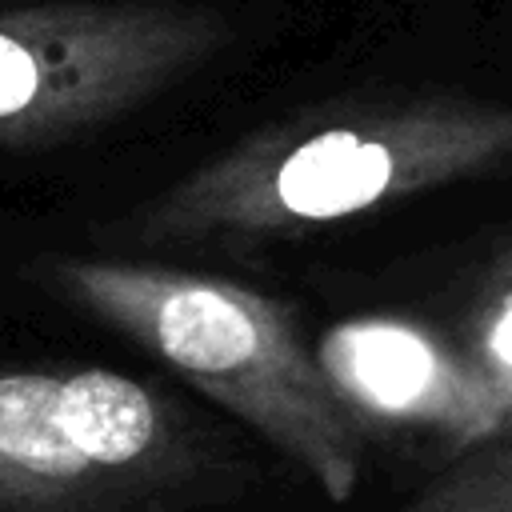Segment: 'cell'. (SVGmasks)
Listing matches in <instances>:
<instances>
[{
	"mask_svg": "<svg viewBox=\"0 0 512 512\" xmlns=\"http://www.w3.org/2000/svg\"><path fill=\"white\" fill-rule=\"evenodd\" d=\"M512 164V104L404 96L264 128L168 184L140 240L280 236Z\"/></svg>",
	"mask_w": 512,
	"mask_h": 512,
	"instance_id": "obj_1",
	"label": "cell"
},
{
	"mask_svg": "<svg viewBox=\"0 0 512 512\" xmlns=\"http://www.w3.org/2000/svg\"><path fill=\"white\" fill-rule=\"evenodd\" d=\"M460 356L476 380L492 432H500L512 420V264H504L480 292L464 328Z\"/></svg>",
	"mask_w": 512,
	"mask_h": 512,
	"instance_id": "obj_7",
	"label": "cell"
},
{
	"mask_svg": "<svg viewBox=\"0 0 512 512\" xmlns=\"http://www.w3.org/2000/svg\"><path fill=\"white\" fill-rule=\"evenodd\" d=\"M228 40L200 4H40L0 12V144H52L148 104Z\"/></svg>",
	"mask_w": 512,
	"mask_h": 512,
	"instance_id": "obj_4",
	"label": "cell"
},
{
	"mask_svg": "<svg viewBox=\"0 0 512 512\" xmlns=\"http://www.w3.org/2000/svg\"><path fill=\"white\" fill-rule=\"evenodd\" d=\"M52 284L124 332L176 376L264 436L308 472L328 500H348L360 480L352 412L304 348L292 312L236 280L164 264L56 256Z\"/></svg>",
	"mask_w": 512,
	"mask_h": 512,
	"instance_id": "obj_2",
	"label": "cell"
},
{
	"mask_svg": "<svg viewBox=\"0 0 512 512\" xmlns=\"http://www.w3.org/2000/svg\"><path fill=\"white\" fill-rule=\"evenodd\" d=\"M396 512H512V420L456 452Z\"/></svg>",
	"mask_w": 512,
	"mask_h": 512,
	"instance_id": "obj_6",
	"label": "cell"
},
{
	"mask_svg": "<svg viewBox=\"0 0 512 512\" xmlns=\"http://www.w3.org/2000/svg\"><path fill=\"white\" fill-rule=\"evenodd\" d=\"M316 364L348 412L436 428L452 452L492 436L460 348L428 328L408 320H348L320 340Z\"/></svg>",
	"mask_w": 512,
	"mask_h": 512,
	"instance_id": "obj_5",
	"label": "cell"
},
{
	"mask_svg": "<svg viewBox=\"0 0 512 512\" xmlns=\"http://www.w3.org/2000/svg\"><path fill=\"white\" fill-rule=\"evenodd\" d=\"M236 476L212 428L136 376L0 364V512H188Z\"/></svg>",
	"mask_w": 512,
	"mask_h": 512,
	"instance_id": "obj_3",
	"label": "cell"
}]
</instances>
